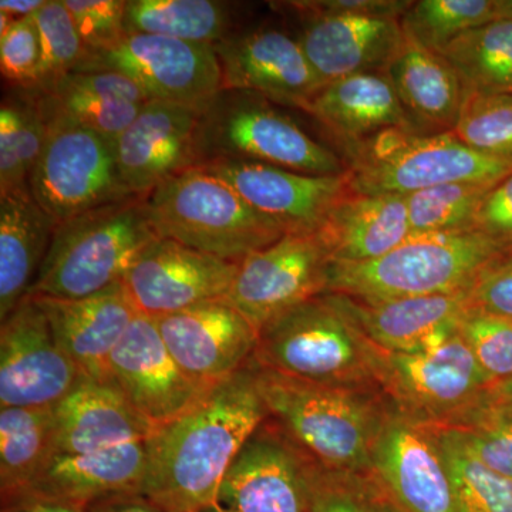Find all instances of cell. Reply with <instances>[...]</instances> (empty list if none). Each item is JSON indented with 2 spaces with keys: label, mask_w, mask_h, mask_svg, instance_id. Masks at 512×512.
<instances>
[{
  "label": "cell",
  "mask_w": 512,
  "mask_h": 512,
  "mask_svg": "<svg viewBox=\"0 0 512 512\" xmlns=\"http://www.w3.org/2000/svg\"><path fill=\"white\" fill-rule=\"evenodd\" d=\"M268 417L252 359L187 412L156 427L146 441L141 493L164 512H201L218 505L229 468Z\"/></svg>",
  "instance_id": "obj_1"
},
{
  "label": "cell",
  "mask_w": 512,
  "mask_h": 512,
  "mask_svg": "<svg viewBox=\"0 0 512 512\" xmlns=\"http://www.w3.org/2000/svg\"><path fill=\"white\" fill-rule=\"evenodd\" d=\"M255 370L269 417L309 457L328 470L370 474L389 410L382 390L305 382L256 362Z\"/></svg>",
  "instance_id": "obj_2"
},
{
  "label": "cell",
  "mask_w": 512,
  "mask_h": 512,
  "mask_svg": "<svg viewBox=\"0 0 512 512\" xmlns=\"http://www.w3.org/2000/svg\"><path fill=\"white\" fill-rule=\"evenodd\" d=\"M146 197H127L60 222L29 295L82 299L123 281L157 239Z\"/></svg>",
  "instance_id": "obj_3"
},
{
  "label": "cell",
  "mask_w": 512,
  "mask_h": 512,
  "mask_svg": "<svg viewBox=\"0 0 512 512\" xmlns=\"http://www.w3.org/2000/svg\"><path fill=\"white\" fill-rule=\"evenodd\" d=\"M504 256L477 231L410 237L375 261H330L325 293L392 301L464 291Z\"/></svg>",
  "instance_id": "obj_4"
},
{
  "label": "cell",
  "mask_w": 512,
  "mask_h": 512,
  "mask_svg": "<svg viewBox=\"0 0 512 512\" xmlns=\"http://www.w3.org/2000/svg\"><path fill=\"white\" fill-rule=\"evenodd\" d=\"M146 205L158 238L228 261L241 262L286 235L231 185L201 167L158 185L147 195Z\"/></svg>",
  "instance_id": "obj_5"
},
{
  "label": "cell",
  "mask_w": 512,
  "mask_h": 512,
  "mask_svg": "<svg viewBox=\"0 0 512 512\" xmlns=\"http://www.w3.org/2000/svg\"><path fill=\"white\" fill-rule=\"evenodd\" d=\"M350 188L359 194L413 192L454 183L495 184L512 174V161L485 156L448 133L390 128L345 146Z\"/></svg>",
  "instance_id": "obj_6"
},
{
  "label": "cell",
  "mask_w": 512,
  "mask_h": 512,
  "mask_svg": "<svg viewBox=\"0 0 512 512\" xmlns=\"http://www.w3.org/2000/svg\"><path fill=\"white\" fill-rule=\"evenodd\" d=\"M265 97L222 89L201 111L197 167L214 160L255 161L295 173L340 175L348 165Z\"/></svg>",
  "instance_id": "obj_7"
},
{
  "label": "cell",
  "mask_w": 512,
  "mask_h": 512,
  "mask_svg": "<svg viewBox=\"0 0 512 512\" xmlns=\"http://www.w3.org/2000/svg\"><path fill=\"white\" fill-rule=\"evenodd\" d=\"M379 357L380 350L320 295L259 330L254 359L305 382L380 389Z\"/></svg>",
  "instance_id": "obj_8"
},
{
  "label": "cell",
  "mask_w": 512,
  "mask_h": 512,
  "mask_svg": "<svg viewBox=\"0 0 512 512\" xmlns=\"http://www.w3.org/2000/svg\"><path fill=\"white\" fill-rule=\"evenodd\" d=\"M42 99V96H40ZM46 138L29 178L30 194L56 225L128 195L114 140L60 116L43 103Z\"/></svg>",
  "instance_id": "obj_9"
},
{
  "label": "cell",
  "mask_w": 512,
  "mask_h": 512,
  "mask_svg": "<svg viewBox=\"0 0 512 512\" xmlns=\"http://www.w3.org/2000/svg\"><path fill=\"white\" fill-rule=\"evenodd\" d=\"M377 383L397 410L430 427L453 426L494 387L460 333L430 353L380 350Z\"/></svg>",
  "instance_id": "obj_10"
},
{
  "label": "cell",
  "mask_w": 512,
  "mask_h": 512,
  "mask_svg": "<svg viewBox=\"0 0 512 512\" xmlns=\"http://www.w3.org/2000/svg\"><path fill=\"white\" fill-rule=\"evenodd\" d=\"M126 74L151 100L205 110L222 90L214 46L171 37L124 33L113 45L87 52L74 72Z\"/></svg>",
  "instance_id": "obj_11"
},
{
  "label": "cell",
  "mask_w": 512,
  "mask_h": 512,
  "mask_svg": "<svg viewBox=\"0 0 512 512\" xmlns=\"http://www.w3.org/2000/svg\"><path fill=\"white\" fill-rule=\"evenodd\" d=\"M329 249L320 232L286 234L239 262L227 301L261 330L326 291Z\"/></svg>",
  "instance_id": "obj_12"
},
{
  "label": "cell",
  "mask_w": 512,
  "mask_h": 512,
  "mask_svg": "<svg viewBox=\"0 0 512 512\" xmlns=\"http://www.w3.org/2000/svg\"><path fill=\"white\" fill-rule=\"evenodd\" d=\"M82 379L35 296H26L0 328V409L55 407Z\"/></svg>",
  "instance_id": "obj_13"
},
{
  "label": "cell",
  "mask_w": 512,
  "mask_h": 512,
  "mask_svg": "<svg viewBox=\"0 0 512 512\" xmlns=\"http://www.w3.org/2000/svg\"><path fill=\"white\" fill-rule=\"evenodd\" d=\"M316 467L268 417L229 468L218 505L232 512H306Z\"/></svg>",
  "instance_id": "obj_14"
},
{
  "label": "cell",
  "mask_w": 512,
  "mask_h": 512,
  "mask_svg": "<svg viewBox=\"0 0 512 512\" xmlns=\"http://www.w3.org/2000/svg\"><path fill=\"white\" fill-rule=\"evenodd\" d=\"M370 476L400 512H456L439 434L390 402L373 448Z\"/></svg>",
  "instance_id": "obj_15"
},
{
  "label": "cell",
  "mask_w": 512,
  "mask_h": 512,
  "mask_svg": "<svg viewBox=\"0 0 512 512\" xmlns=\"http://www.w3.org/2000/svg\"><path fill=\"white\" fill-rule=\"evenodd\" d=\"M222 89L265 97L279 107L308 110L325 86L298 37L272 25L242 26L215 43Z\"/></svg>",
  "instance_id": "obj_16"
},
{
  "label": "cell",
  "mask_w": 512,
  "mask_h": 512,
  "mask_svg": "<svg viewBox=\"0 0 512 512\" xmlns=\"http://www.w3.org/2000/svg\"><path fill=\"white\" fill-rule=\"evenodd\" d=\"M239 262L157 238L136 259L123 285L140 315L151 319L227 298Z\"/></svg>",
  "instance_id": "obj_17"
},
{
  "label": "cell",
  "mask_w": 512,
  "mask_h": 512,
  "mask_svg": "<svg viewBox=\"0 0 512 512\" xmlns=\"http://www.w3.org/2000/svg\"><path fill=\"white\" fill-rule=\"evenodd\" d=\"M198 167L231 185L259 214L286 234L320 231L350 188L349 173L311 175L242 160H214Z\"/></svg>",
  "instance_id": "obj_18"
},
{
  "label": "cell",
  "mask_w": 512,
  "mask_h": 512,
  "mask_svg": "<svg viewBox=\"0 0 512 512\" xmlns=\"http://www.w3.org/2000/svg\"><path fill=\"white\" fill-rule=\"evenodd\" d=\"M107 379L154 429L187 412L211 389L185 375L154 319L140 313L111 353Z\"/></svg>",
  "instance_id": "obj_19"
},
{
  "label": "cell",
  "mask_w": 512,
  "mask_h": 512,
  "mask_svg": "<svg viewBox=\"0 0 512 512\" xmlns=\"http://www.w3.org/2000/svg\"><path fill=\"white\" fill-rule=\"evenodd\" d=\"M154 322L185 375L207 389L247 366L258 348V330L225 298Z\"/></svg>",
  "instance_id": "obj_20"
},
{
  "label": "cell",
  "mask_w": 512,
  "mask_h": 512,
  "mask_svg": "<svg viewBox=\"0 0 512 512\" xmlns=\"http://www.w3.org/2000/svg\"><path fill=\"white\" fill-rule=\"evenodd\" d=\"M323 296L377 349L406 355L446 345L471 308L470 289L392 301H362L339 293Z\"/></svg>",
  "instance_id": "obj_21"
},
{
  "label": "cell",
  "mask_w": 512,
  "mask_h": 512,
  "mask_svg": "<svg viewBox=\"0 0 512 512\" xmlns=\"http://www.w3.org/2000/svg\"><path fill=\"white\" fill-rule=\"evenodd\" d=\"M200 111L150 100L114 140L117 170L124 191L147 197L175 175L197 167L195 133Z\"/></svg>",
  "instance_id": "obj_22"
},
{
  "label": "cell",
  "mask_w": 512,
  "mask_h": 512,
  "mask_svg": "<svg viewBox=\"0 0 512 512\" xmlns=\"http://www.w3.org/2000/svg\"><path fill=\"white\" fill-rule=\"evenodd\" d=\"M303 52L323 83L353 74L386 72L406 42L402 18L373 15H295Z\"/></svg>",
  "instance_id": "obj_23"
},
{
  "label": "cell",
  "mask_w": 512,
  "mask_h": 512,
  "mask_svg": "<svg viewBox=\"0 0 512 512\" xmlns=\"http://www.w3.org/2000/svg\"><path fill=\"white\" fill-rule=\"evenodd\" d=\"M32 296L46 313L60 348L83 376L109 382L111 353L138 315L123 282L82 299Z\"/></svg>",
  "instance_id": "obj_24"
},
{
  "label": "cell",
  "mask_w": 512,
  "mask_h": 512,
  "mask_svg": "<svg viewBox=\"0 0 512 512\" xmlns=\"http://www.w3.org/2000/svg\"><path fill=\"white\" fill-rule=\"evenodd\" d=\"M56 453L84 454L147 441L148 423L110 382L83 376L55 406Z\"/></svg>",
  "instance_id": "obj_25"
},
{
  "label": "cell",
  "mask_w": 512,
  "mask_h": 512,
  "mask_svg": "<svg viewBox=\"0 0 512 512\" xmlns=\"http://www.w3.org/2000/svg\"><path fill=\"white\" fill-rule=\"evenodd\" d=\"M306 113L328 128L343 147L390 128H417L386 72L353 74L326 83Z\"/></svg>",
  "instance_id": "obj_26"
},
{
  "label": "cell",
  "mask_w": 512,
  "mask_h": 512,
  "mask_svg": "<svg viewBox=\"0 0 512 512\" xmlns=\"http://www.w3.org/2000/svg\"><path fill=\"white\" fill-rule=\"evenodd\" d=\"M146 473V441H140L94 453H55L29 488L86 507L109 495L141 493Z\"/></svg>",
  "instance_id": "obj_27"
},
{
  "label": "cell",
  "mask_w": 512,
  "mask_h": 512,
  "mask_svg": "<svg viewBox=\"0 0 512 512\" xmlns=\"http://www.w3.org/2000/svg\"><path fill=\"white\" fill-rule=\"evenodd\" d=\"M332 262L375 261L412 237L406 198L350 190L320 228Z\"/></svg>",
  "instance_id": "obj_28"
},
{
  "label": "cell",
  "mask_w": 512,
  "mask_h": 512,
  "mask_svg": "<svg viewBox=\"0 0 512 512\" xmlns=\"http://www.w3.org/2000/svg\"><path fill=\"white\" fill-rule=\"evenodd\" d=\"M386 73L414 126L426 133L454 130L468 90L446 57L406 36Z\"/></svg>",
  "instance_id": "obj_29"
},
{
  "label": "cell",
  "mask_w": 512,
  "mask_h": 512,
  "mask_svg": "<svg viewBox=\"0 0 512 512\" xmlns=\"http://www.w3.org/2000/svg\"><path fill=\"white\" fill-rule=\"evenodd\" d=\"M55 228L30 191L0 195V319L29 295Z\"/></svg>",
  "instance_id": "obj_30"
},
{
  "label": "cell",
  "mask_w": 512,
  "mask_h": 512,
  "mask_svg": "<svg viewBox=\"0 0 512 512\" xmlns=\"http://www.w3.org/2000/svg\"><path fill=\"white\" fill-rule=\"evenodd\" d=\"M40 96L50 110L111 140H116L151 100L130 77L111 70L66 74Z\"/></svg>",
  "instance_id": "obj_31"
},
{
  "label": "cell",
  "mask_w": 512,
  "mask_h": 512,
  "mask_svg": "<svg viewBox=\"0 0 512 512\" xmlns=\"http://www.w3.org/2000/svg\"><path fill=\"white\" fill-rule=\"evenodd\" d=\"M239 9L221 0H127L124 32L214 46L242 28Z\"/></svg>",
  "instance_id": "obj_32"
},
{
  "label": "cell",
  "mask_w": 512,
  "mask_h": 512,
  "mask_svg": "<svg viewBox=\"0 0 512 512\" xmlns=\"http://www.w3.org/2000/svg\"><path fill=\"white\" fill-rule=\"evenodd\" d=\"M55 407L0 409V494L26 490L56 453Z\"/></svg>",
  "instance_id": "obj_33"
},
{
  "label": "cell",
  "mask_w": 512,
  "mask_h": 512,
  "mask_svg": "<svg viewBox=\"0 0 512 512\" xmlns=\"http://www.w3.org/2000/svg\"><path fill=\"white\" fill-rule=\"evenodd\" d=\"M45 138L40 93L12 89L5 94L0 106V195L30 191V174Z\"/></svg>",
  "instance_id": "obj_34"
},
{
  "label": "cell",
  "mask_w": 512,
  "mask_h": 512,
  "mask_svg": "<svg viewBox=\"0 0 512 512\" xmlns=\"http://www.w3.org/2000/svg\"><path fill=\"white\" fill-rule=\"evenodd\" d=\"M468 92L512 94V22L493 20L468 30L440 53Z\"/></svg>",
  "instance_id": "obj_35"
},
{
  "label": "cell",
  "mask_w": 512,
  "mask_h": 512,
  "mask_svg": "<svg viewBox=\"0 0 512 512\" xmlns=\"http://www.w3.org/2000/svg\"><path fill=\"white\" fill-rule=\"evenodd\" d=\"M495 184L454 183L406 195L412 237L473 231L478 208Z\"/></svg>",
  "instance_id": "obj_36"
},
{
  "label": "cell",
  "mask_w": 512,
  "mask_h": 512,
  "mask_svg": "<svg viewBox=\"0 0 512 512\" xmlns=\"http://www.w3.org/2000/svg\"><path fill=\"white\" fill-rule=\"evenodd\" d=\"M439 434L453 483L456 512H512V480L471 456L450 431Z\"/></svg>",
  "instance_id": "obj_37"
},
{
  "label": "cell",
  "mask_w": 512,
  "mask_h": 512,
  "mask_svg": "<svg viewBox=\"0 0 512 512\" xmlns=\"http://www.w3.org/2000/svg\"><path fill=\"white\" fill-rule=\"evenodd\" d=\"M404 35L441 53L468 30L494 20V0H419L402 16Z\"/></svg>",
  "instance_id": "obj_38"
},
{
  "label": "cell",
  "mask_w": 512,
  "mask_h": 512,
  "mask_svg": "<svg viewBox=\"0 0 512 512\" xmlns=\"http://www.w3.org/2000/svg\"><path fill=\"white\" fill-rule=\"evenodd\" d=\"M468 454L485 467L512 480V404L501 399L495 389L481 406L450 427Z\"/></svg>",
  "instance_id": "obj_39"
},
{
  "label": "cell",
  "mask_w": 512,
  "mask_h": 512,
  "mask_svg": "<svg viewBox=\"0 0 512 512\" xmlns=\"http://www.w3.org/2000/svg\"><path fill=\"white\" fill-rule=\"evenodd\" d=\"M453 133L478 153L512 161V94L468 92Z\"/></svg>",
  "instance_id": "obj_40"
},
{
  "label": "cell",
  "mask_w": 512,
  "mask_h": 512,
  "mask_svg": "<svg viewBox=\"0 0 512 512\" xmlns=\"http://www.w3.org/2000/svg\"><path fill=\"white\" fill-rule=\"evenodd\" d=\"M33 19L43 53L39 93H46L82 64L87 50L64 0H47Z\"/></svg>",
  "instance_id": "obj_41"
},
{
  "label": "cell",
  "mask_w": 512,
  "mask_h": 512,
  "mask_svg": "<svg viewBox=\"0 0 512 512\" xmlns=\"http://www.w3.org/2000/svg\"><path fill=\"white\" fill-rule=\"evenodd\" d=\"M458 333L493 386L512 380V319L470 308Z\"/></svg>",
  "instance_id": "obj_42"
},
{
  "label": "cell",
  "mask_w": 512,
  "mask_h": 512,
  "mask_svg": "<svg viewBox=\"0 0 512 512\" xmlns=\"http://www.w3.org/2000/svg\"><path fill=\"white\" fill-rule=\"evenodd\" d=\"M383 493L370 474L316 467L306 512H379Z\"/></svg>",
  "instance_id": "obj_43"
},
{
  "label": "cell",
  "mask_w": 512,
  "mask_h": 512,
  "mask_svg": "<svg viewBox=\"0 0 512 512\" xmlns=\"http://www.w3.org/2000/svg\"><path fill=\"white\" fill-rule=\"evenodd\" d=\"M42 45L35 19L16 20L0 37V70L10 89L39 92L43 67Z\"/></svg>",
  "instance_id": "obj_44"
},
{
  "label": "cell",
  "mask_w": 512,
  "mask_h": 512,
  "mask_svg": "<svg viewBox=\"0 0 512 512\" xmlns=\"http://www.w3.org/2000/svg\"><path fill=\"white\" fill-rule=\"evenodd\" d=\"M127 0H64L87 52L113 45L124 35Z\"/></svg>",
  "instance_id": "obj_45"
},
{
  "label": "cell",
  "mask_w": 512,
  "mask_h": 512,
  "mask_svg": "<svg viewBox=\"0 0 512 512\" xmlns=\"http://www.w3.org/2000/svg\"><path fill=\"white\" fill-rule=\"evenodd\" d=\"M473 231L512 255V174L487 192L478 208Z\"/></svg>",
  "instance_id": "obj_46"
},
{
  "label": "cell",
  "mask_w": 512,
  "mask_h": 512,
  "mask_svg": "<svg viewBox=\"0 0 512 512\" xmlns=\"http://www.w3.org/2000/svg\"><path fill=\"white\" fill-rule=\"evenodd\" d=\"M470 305L478 311L512 319V255L485 268L470 288Z\"/></svg>",
  "instance_id": "obj_47"
},
{
  "label": "cell",
  "mask_w": 512,
  "mask_h": 512,
  "mask_svg": "<svg viewBox=\"0 0 512 512\" xmlns=\"http://www.w3.org/2000/svg\"><path fill=\"white\" fill-rule=\"evenodd\" d=\"M295 15H373L402 18L410 0H299L278 3Z\"/></svg>",
  "instance_id": "obj_48"
},
{
  "label": "cell",
  "mask_w": 512,
  "mask_h": 512,
  "mask_svg": "<svg viewBox=\"0 0 512 512\" xmlns=\"http://www.w3.org/2000/svg\"><path fill=\"white\" fill-rule=\"evenodd\" d=\"M2 512H86L82 505L37 493L35 490H22L3 495Z\"/></svg>",
  "instance_id": "obj_49"
},
{
  "label": "cell",
  "mask_w": 512,
  "mask_h": 512,
  "mask_svg": "<svg viewBox=\"0 0 512 512\" xmlns=\"http://www.w3.org/2000/svg\"><path fill=\"white\" fill-rule=\"evenodd\" d=\"M86 512H164L143 493H120L100 498L84 507Z\"/></svg>",
  "instance_id": "obj_50"
},
{
  "label": "cell",
  "mask_w": 512,
  "mask_h": 512,
  "mask_svg": "<svg viewBox=\"0 0 512 512\" xmlns=\"http://www.w3.org/2000/svg\"><path fill=\"white\" fill-rule=\"evenodd\" d=\"M46 2L47 0H2L0 12L9 13L16 20L32 18Z\"/></svg>",
  "instance_id": "obj_51"
},
{
  "label": "cell",
  "mask_w": 512,
  "mask_h": 512,
  "mask_svg": "<svg viewBox=\"0 0 512 512\" xmlns=\"http://www.w3.org/2000/svg\"><path fill=\"white\" fill-rule=\"evenodd\" d=\"M494 20L512 22V0H494Z\"/></svg>",
  "instance_id": "obj_52"
},
{
  "label": "cell",
  "mask_w": 512,
  "mask_h": 512,
  "mask_svg": "<svg viewBox=\"0 0 512 512\" xmlns=\"http://www.w3.org/2000/svg\"><path fill=\"white\" fill-rule=\"evenodd\" d=\"M495 393L504 399L505 402L512 404V380L511 382L501 384V386H494Z\"/></svg>",
  "instance_id": "obj_53"
},
{
  "label": "cell",
  "mask_w": 512,
  "mask_h": 512,
  "mask_svg": "<svg viewBox=\"0 0 512 512\" xmlns=\"http://www.w3.org/2000/svg\"><path fill=\"white\" fill-rule=\"evenodd\" d=\"M379 512H400L389 500H387L386 495L383 494L382 503H380Z\"/></svg>",
  "instance_id": "obj_54"
},
{
  "label": "cell",
  "mask_w": 512,
  "mask_h": 512,
  "mask_svg": "<svg viewBox=\"0 0 512 512\" xmlns=\"http://www.w3.org/2000/svg\"><path fill=\"white\" fill-rule=\"evenodd\" d=\"M201 512H232L225 510V508L220 507V505H214V507L207 508V510Z\"/></svg>",
  "instance_id": "obj_55"
}]
</instances>
